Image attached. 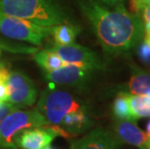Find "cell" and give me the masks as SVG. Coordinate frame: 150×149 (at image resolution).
Wrapping results in <instances>:
<instances>
[{"instance_id": "1", "label": "cell", "mask_w": 150, "mask_h": 149, "mask_svg": "<svg viewBox=\"0 0 150 149\" xmlns=\"http://www.w3.org/2000/svg\"><path fill=\"white\" fill-rule=\"evenodd\" d=\"M79 4L108 54L128 52L143 38L144 26L142 18L127 11L124 5L107 7L95 0H79Z\"/></svg>"}, {"instance_id": "2", "label": "cell", "mask_w": 150, "mask_h": 149, "mask_svg": "<svg viewBox=\"0 0 150 149\" xmlns=\"http://www.w3.org/2000/svg\"><path fill=\"white\" fill-rule=\"evenodd\" d=\"M36 110L46 119L49 126L56 127L70 138L85 132L92 126L84 106L68 92L46 89L38 101Z\"/></svg>"}, {"instance_id": "3", "label": "cell", "mask_w": 150, "mask_h": 149, "mask_svg": "<svg viewBox=\"0 0 150 149\" xmlns=\"http://www.w3.org/2000/svg\"><path fill=\"white\" fill-rule=\"evenodd\" d=\"M0 13L45 27L66 20L64 13L52 0H0Z\"/></svg>"}, {"instance_id": "4", "label": "cell", "mask_w": 150, "mask_h": 149, "mask_svg": "<svg viewBox=\"0 0 150 149\" xmlns=\"http://www.w3.org/2000/svg\"><path fill=\"white\" fill-rule=\"evenodd\" d=\"M49 126L37 110L15 109L0 123V149H18L16 138L25 129Z\"/></svg>"}, {"instance_id": "5", "label": "cell", "mask_w": 150, "mask_h": 149, "mask_svg": "<svg viewBox=\"0 0 150 149\" xmlns=\"http://www.w3.org/2000/svg\"><path fill=\"white\" fill-rule=\"evenodd\" d=\"M52 28L0 13V33L10 39L40 46L45 39L52 35Z\"/></svg>"}, {"instance_id": "6", "label": "cell", "mask_w": 150, "mask_h": 149, "mask_svg": "<svg viewBox=\"0 0 150 149\" xmlns=\"http://www.w3.org/2000/svg\"><path fill=\"white\" fill-rule=\"evenodd\" d=\"M9 100L8 102L18 109L30 107L36 102L38 91L34 82L21 72H9L8 77Z\"/></svg>"}, {"instance_id": "7", "label": "cell", "mask_w": 150, "mask_h": 149, "mask_svg": "<svg viewBox=\"0 0 150 149\" xmlns=\"http://www.w3.org/2000/svg\"><path fill=\"white\" fill-rule=\"evenodd\" d=\"M50 49H53L66 64L82 66L92 71L104 68L103 62L93 50L79 44L73 43L67 46L54 45Z\"/></svg>"}, {"instance_id": "8", "label": "cell", "mask_w": 150, "mask_h": 149, "mask_svg": "<svg viewBox=\"0 0 150 149\" xmlns=\"http://www.w3.org/2000/svg\"><path fill=\"white\" fill-rule=\"evenodd\" d=\"M56 137L70 138L68 135L56 127L45 126L25 129L16 138L18 149H44Z\"/></svg>"}, {"instance_id": "9", "label": "cell", "mask_w": 150, "mask_h": 149, "mask_svg": "<svg viewBox=\"0 0 150 149\" xmlns=\"http://www.w3.org/2000/svg\"><path fill=\"white\" fill-rule=\"evenodd\" d=\"M92 70L82 66L66 64L52 72H45V78L54 84L79 86L89 80Z\"/></svg>"}, {"instance_id": "10", "label": "cell", "mask_w": 150, "mask_h": 149, "mask_svg": "<svg viewBox=\"0 0 150 149\" xmlns=\"http://www.w3.org/2000/svg\"><path fill=\"white\" fill-rule=\"evenodd\" d=\"M76 149H119L122 142L114 133L96 128L83 138L76 141Z\"/></svg>"}, {"instance_id": "11", "label": "cell", "mask_w": 150, "mask_h": 149, "mask_svg": "<svg viewBox=\"0 0 150 149\" xmlns=\"http://www.w3.org/2000/svg\"><path fill=\"white\" fill-rule=\"evenodd\" d=\"M114 134L120 139L139 149H145L149 137L136 124V121H120L117 120L114 124Z\"/></svg>"}, {"instance_id": "12", "label": "cell", "mask_w": 150, "mask_h": 149, "mask_svg": "<svg viewBox=\"0 0 150 149\" xmlns=\"http://www.w3.org/2000/svg\"><path fill=\"white\" fill-rule=\"evenodd\" d=\"M127 88L129 94L147 95L150 97V72L135 64L131 65V77Z\"/></svg>"}, {"instance_id": "13", "label": "cell", "mask_w": 150, "mask_h": 149, "mask_svg": "<svg viewBox=\"0 0 150 149\" xmlns=\"http://www.w3.org/2000/svg\"><path fill=\"white\" fill-rule=\"evenodd\" d=\"M79 32L81 27L68 23H63L52 28V35L57 46H67L75 43Z\"/></svg>"}, {"instance_id": "14", "label": "cell", "mask_w": 150, "mask_h": 149, "mask_svg": "<svg viewBox=\"0 0 150 149\" xmlns=\"http://www.w3.org/2000/svg\"><path fill=\"white\" fill-rule=\"evenodd\" d=\"M34 60L45 72H52L66 65L59 55L50 47L37 50L34 53Z\"/></svg>"}, {"instance_id": "15", "label": "cell", "mask_w": 150, "mask_h": 149, "mask_svg": "<svg viewBox=\"0 0 150 149\" xmlns=\"http://www.w3.org/2000/svg\"><path fill=\"white\" fill-rule=\"evenodd\" d=\"M112 112L114 117L120 121H136L129 104V93H119L113 101Z\"/></svg>"}, {"instance_id": "16", "label": "cell", "mask_w": 150, "mask_h": 149, "mask_svg": "<svg viewBox=\"0 0 150 149\" xmlns=\"http://www.w3.org/2000/svg\"><path fill=\"white\" fill-rule=\"evenodd\" d=\"M129 104L136 120L150 117V97L147 95L129 94Z\"/></svg>"}, {"instance_id": "17", "label": "cell", "mask_w": 150, "mask_h": 149, "mask_svg": "<svg viewBox=\"0 0 150 149\" xmlns=\"http://www.w3.org/2000/svg\"><path fill=\"white\" fill-rule=\"evenodd\" d=\"M9 71L5 68L0 69V103L8 102L9 86H8Z\"/></svg>"}, {"instance_id": "18", "label": "cell", "mask_w": 150, "mask_h": 149, "mask_svg": "<svg viewBox=\"0 0 150 149\" xmlns=\"http://www.w3.org/2000/svg\"><path fill=\"white\" fill-rule=\"evenodd\" d=\"M130 5L132 11L135 14L139 15L146 6L150 5V0H130Z\"/></svg>"}, {"instance_id": "19", "label": "cell", "mask_w": 150, "mask_h": 149, "mask_svg": "<svg viewBox=\"0 0 150 149\" xmlns=\"http://www.w3.org/2000/svg\"><path fill=\"white\" fill-rule=\"evenodd\" d=\"M17 109H18L17 107H15L14 105H12L9 102L0 103V123L4 120V118L9 113H11L13 110H15Z\"/></svg>"}, {"instance_id": "20", "label": "cell", "mask_w": 150, "mask_h": 149, "mask_svg": "<svg viewBox=\"0 0 150 149\" xmlns=\"http://www.w3.org/2000/svg\"><path fill=\"white\" fill-rule=\"evenodd\" d=\"M142 23H143V26H144V30L145 31H150V5L146 6V7L143 9L142 12Z\"/></svg>"}, {"instance_id": "21", "label": "cell", "mask_w": 150, "mask_h": 149, "mask_svg": "<svg viewBox=\"0 0 150 149\" xmlns=\"http://www.w3.org/2000/svg\"><path fill=\"white\" fill-rule=\"evenodd\" d=\"M95 1L107 7H118V6H123L125 0H95Z\"/></svg>"}, {"instance_id": "22", "label": "cell", "mask_w": 150, "mask_h": 149, "mask_svg": "<svg viewBox=\"0 0 150 149\" xmlns=\"http://www.w3.org/2000/svg\"><path fill=\"white\" fill-rule=\"evenodd\" d=\"M145 134L150 138V120L148 121L147 125H146V133H145Z\"/></svg>"}, {"instance_id": "23", "label": "cell", "mask_w": 150, "mask_h": 149, "mask_svg": "<svg viewBox=\"0 0 150 149\" xmlns=\"http://www.w3.org/2000/svg\"><path fill=\"white\" fill-rule=\"evenodd\" d=\"M145 149H150V138H149V139L147 141V143H146V147H145Z\"/></svg>"}, {"instance_id": "24", "label": "cell", "mask_w": 150, "mask_h": 149, "mask_svg": "<svg viewBox=\"0 0 150 149\" xmlns=\"http://www.w3.org/2000/svg\"><path fill=\"white\" fill-rule=\"evenodd\" d=\"M71 149H76V141H75V142H73V143H72Z\"/></svg>"}, {"instance_id": "25", "label": "cell", "mask_w": 150, "mask_h": 149, "mask_svg": "<svg viewBox=\"0 0 150 149\" xmlns=\"http://www.w3.org/2000/svg\"><path fill=\"white\" fill-rule=\"evenodd\" d=\"M44 149H54V148H52V146H50V145H49V146H47L46 148H44Z\"/></svg>"}, {"instance_id": "26", "label": "cell", "mask_w": 150, "mask_h": 149, "mask_svg": "<svg viewBox=\"0 0 150 149\" xmlns=\"http://www.w3.org/2000/svg\"><path fill=\"white\" fill-rule=\"evenodd\" d=\"M0 54H1V46H0Z\"/></svg>"}]
</instances>
